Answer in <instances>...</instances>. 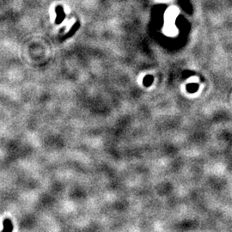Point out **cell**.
I'll return each mask as SVG.
<instances>
[{
	"label": "cell",
	"mask_w": 232,
	"mask_h": 232,
	"mask_svg": "<svg viewBox=\"0 0 232 232\" xmlns=\"http://www.w3.org/2000/svg\"><path fill=\"white\" fill-rule=\"evenodd\" d=\"M56 14H57V17L55 20V23L56 24H60L62 23V21L65 18V13L64 11V9L61 5L57 6L55 9Z\"/></svg>",
	"instance_id": "obj_1"
},
{
	"label": "cell",
	"mask_w": 232,
	"mask_h": 232,
	"mask_svg": "<svg viewBox=\"0 0 232 232\" xmlns=\"http://www.w3.org/2000/svg\"><path fill=\"white\" fill-rule=\"evenodd\" d=\"M3 230L1 232H12L13 231V223L10 218H5L3 221Z\"/></svg>",
	"instance_id": "obj_2"
},
{
	"label": "cell",
	"mask_w": 232,
	"mask_h": 232,
	"mask_svg": "<svg viewBox=\"0 0 232 232\" xmlns=\"http://www.w3.org/2000/svg\"><path fill=\"white\" fill-rule=\"evenodd\" d=\"M80 27V23L77 21V22H76V23L73 25V27H71V30H70V32L67 34V37H71L72 35H74V33L77 30V29Z\"/></svg>",
	"instance_id": "obj_3"
}]
</instances>
